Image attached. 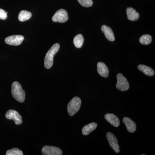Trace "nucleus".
<instances>
[{"instance_id":"6e6552de","label":"nucleus","mask_w":155,"mask_h":155,"mask_svg":"<svg viewBox=\"0 0 155 155\" xmlns=\"http://www.w3.org/2000/svg\"><path fill=\"white\" fill-rule=\"evenodd\" d=\"M42 154L44 155H61L62 151L56 147L45 146L42 149Z\"/></svg>"},{"instance_id":"20e7f679","label":"nucleus","mask_w":155,"mask_h":155,"mask_svg":"<svg viewBox=\"0 0 155 155\" xmlns=\"http://www.w3.org/2000/svg\"><path fill=\"white\" fill-rule=\"evenodd\" d=\"M117 82L116 84V88L121 91H127L129 88V84L126 78L121 73L117 75Z\"/></svg>"},{"instance_id":"4be33fe9","label":"nucleus","mask_w":155,"mask_h":155,"mask_svg":"<svg viewBox=\"0 0 155 155\" xmlns=\"http://www.w3.org/2000/svg\"><path fill=\"white\" fill-rule=\"evenodd\" d=\"M8 14V12H6L5 10L0 8V19H3V20L7 19L8 17V15H7Z\"/></svg>"},{"instance_id":"9d476101","label":"nucleus","mask_w":155,"mask_h":155,"mask_svg":"<svg viewBox=\"0 0 155 155\" xmlns=\"http://www.w3.org/2000/svg\"><path fill=\"white\" fill-rule=\"evenodd\" d=\"M97 72L102 77L107 78L109 75V71L108 67L104 63L99 62L97 64Z\"/></svg>"},{"instance_id":"f8f14e48","label":"nucleus","mask_w":155,"mask_h":155,"mask_svg":"<svg viewBox=\"0 0 155 155\" xmlns=\"http://www.w3.org/2000/svg\"><path fill=\"white\" fill-rule=\"evenodd\" d=\"M123 123L125 124L127 130L130 133H134L136 130L137 126L135 122L128 117H124Z\"/></svg>"},{"instance_id":"f3484780","label":"nucleus","mask_w":155,"mask_h":155,"mask_svg":"<svg viewBox=\"0 0 155 155\" xmlns=\"http://www.w3.org/2000/svg\"><path fill=\"white\" fill-rule=\"evenodd\" d=\"M31 15V13L30 12L26 11H22L19 13L18 19L21 22H24L30 19Z\"/></svg>"},{"instance_id":"4468645a","label":"nucleus","mask_w":155,"mask_h":155,"mask_svg":"<svg viewBox=\"0 0 155 155\" xmlns=\"http://www.w3.org/2000/svg\"><path fill=\"white\" fill-rule=\"evenodd\" d=\"M126 13H127V19L130 21H136L139 18V14L133 8H127Z\"/></svg>"},{"instance_id":"412c9836","label":"nucleus","mask_w":155,"mask_h":155,"mask_svg":"<svg viewBox=\"0 0 155 155\" xmlns=\"http://www.w3.org/2000/svg\"><path fill=\"white\" fill-rule=\"evenodd\" d=\"M81 6L85 8L91 7L93 5L92 0H77Z\"/></svg>"},{"instance_id":"a211bd4d","label":"nucleus","mask_w":155,"mask_h":155,"mask_svg":"<svg viewBox=\"0 0 155 155\" xmlns=\"http://www.w3.org/2000/svg\"><path fill=\"white\" fill-rule=\"evenodd\" d=\"M84 39L81 34H78L73 39V43L76 48H79L83 45Z\"/></svg>"},{"instance_id":"f257e3e1","label":"nucleus","mask_w":155,"mask_h":155,"mask_svg":"<svg viewBox=\"0 0 155 155\" xmlns=\"http://www.w3.org/2000/svg\"><path fill=\"white\" fill-rule=\"evenodd\" d=\"M11 94L13 97L17 101L23 103L25 100V91L22 89V86L19 82L15 81L11 86Z\"/></svg>"},{"instance_id":"ddd939ff","label":"nucleus","mask_w":155,"mask_h":155,"mask_svg":"<svg viewBox=\"0 0 155 155\" xmlns=\"http://www.w3.org/2000/svg\"><path fill=\"white\" fill-rule=\"evenodd\" d=\"M105 118L108 122L114 127H119L120 121L117 116L112 114H107L105 115Z\"/></svg>"},{"instance_id":"0eeeda50","label":"nucleus","mask_w":155,"mask_h":155,"mask_svg":"<svg viewBox=\"0 0 155 155\" xmlns=\"http://www.w3.org/2000/svg\"><path fill=\"white\" fill-rule=\"evenodd\" d=\"M24 37L21 35H13L5 39L6 44L11 45L18 46L21 45L24 40Z\"/></svg>"},{"instance_id":"7ed1b4c3","label":"nucleus","mask_w":155,"mask_h":155,"mask_svg":"<svg viewBox=\"0 0 155 155\" xmlns=\"http://www.w3.org/2000/svg\"><path fill=\"white\" fill-rule=\"evenodd\" d=\"M81 100L78 97L73 98L70 101L67 106V111L69 116H74L79 111L81 105Z\"/></svg>"},{"instance_id":"9b49d317","label":"nucleus","mask_w":155,"mask_h":155,"mask_svg":"<svg viewBox=\"0 0 155 155\" xmlns=\"http://www.w3.org/2000/svg\"><path fill=\"white\" fill-rule=\"evenodd\" d=\"M101 29L103 33L104 34L105 36L108 40L110 41H115V38L114 32L110 27L106 25H103L102 26Z\"/></svg>"},{"instance_id":"6ab92c4d","label":"nucleus","mask_w":155,"mask_h":155,"mask_svg":"<svg viewBox=\"0 0 155 155\" xmlns=\"http://www.w3.org/2000/svg\"><path fill=\"white\" fill-rule=\"evenodd\" d=\"M152 37L149 35H142L139 39L140 44L143 45H149L152 41Z\"/></svg>"},{"instance_id":"39448f33","label":"nucleus","mask_w":155,"mask_h":155,"mask_svg":"<svg viewBox=\"0 0 155 155\" xmlns=\"http://www.w3.org/2000/svg\"><path fill=\"white\" fill-rule=\"evenodd\" d=\"M52 20L54 22L64 23L69 19L68 13L64 9H61L56 12L52 17Z\"/></svg>"},{"instance_id":"aec40b11","label":"nucleus","mask_w":155,"mask_h":155,"mask_svg":"<svg viewBox=\"0 0 155 155\" xmlns=\"http://www.w3.org/2000/svg\"><path fill=\"white\" fill-rule=\"evenodd\" d=\"M7 155H23V153L21 150L17 148H14L11 150H8L6 152Z\"/></svg>"},{"instance_id":"423d86ee","label":"nucleus","mask_w":155,"mask_h":155,"mask_svg":"<svg viewBox=\"0 0 155 155\" xmlns=\"http://www.w3.org/2000/svg\"><path fill=\"white\" fill-rule=\"evenodd\" d=\"M5 117L7 119L14 120L16 125H20L22 124V116L15 110H10L7 111Z\"/></svg>"},{"instance_id":"dca6fc26","label":"nucleus","mask_w":155,"mask_h":155,"mask_svg":"<svg viewBox=\"0 0 155 155\" xmlns=\"http://www.w3.org/2000/svg\"><path fill=\"white\" fill-rule=\"evenodd\" d=\"M137 68L140 71L143 72L145 75L149 76H153L155 74V72L150 67L145 66L144 65H139Z\"/></svg>"},{"instance_id":"2eb2a0df","label":"nucleus","mask_w":155,"mask_h":155,"mask_svg":"<svg viewBox=\"0 0 155 155\" xmlns=\"http://www.w3.org/2000/svg\"><path fill=\"white\" fill-rule=\"evenodd\" d=\"M97 126V124L95 122H92L85 125L82 128V134L85 136L88 135L91 132L96 129Z\"/></svg>"},{"instance_id":"f03ea898","label":"nucleus","mask_w":155,"mask_h":155,"mask_svg":"<svg viewBox=\"0 0 155 155\" xmlns=\"http://www.w3.org/2000/svg\"><path fill=\"white\" fill-rule=\"evenodd\" d=\"M60 45L55 44L48 51L45 58V67L46 69H50L53 65L54 57L60 49Z\"/></svg>"},{"instance_id":"1a4fd4ad","label":"nucleus","mask_w":155,"mask_h":155,"mask_svg":"<svg viewBox=\"0 0 155 155\" xmlns=\"http://www.w3.org/2000/svg\"><path fill=\"white\" fill-rule=\"evenodd\" d=\"M107 138L111 147L114 150V151L116 153H119L120 150L118 140L116 136L111 132H108L107 134Z\"/></svg>"}]
</instances>
